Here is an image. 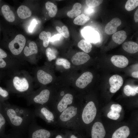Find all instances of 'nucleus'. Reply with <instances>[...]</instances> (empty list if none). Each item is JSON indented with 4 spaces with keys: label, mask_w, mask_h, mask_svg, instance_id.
I'll use <instances>...</instances> for the list:
<instances>
[{
    "label": "nucleus",
    "mask_w": 138,
    "mask_h": 138,
    "mask_svg": "<svg viewBox=\"0 0 138 138\" xmlns=\"http://www.w3.org/2000/svg\"></svg>",
    "instance_id": "obj_49"
},
{
    "label": "nucleus",
    "mask_w": 138,
    "mask_h": 138,
    "mask_svg": "<svg viewBox=\"0 0 138 138\" xmlns=\"http://www.w3.org/2000/svg\"><path fill=\"white\" fill-rule=\"evenodd\" d=\"M1 138H24L23 134L21 133L13 132L11 133L6 135H4Z\"/></svg>",
    "instance_id": "obj_35"
},
{
    "label": "nucleus",
    "mask_w": 138,
    "mask_h": 138,
    "mask_svg": "<svg viewBox=\"0 0 138 138\" xmlns=\"http://www.w3.org/2000/svg\"><path fill=\"white\" fill-rule=\"evenodd\" d=\"M77 109V108L73 106L67 107L60 114V120L63 122L69 120L76 114Z\"/></svg>",
    "instance_id": "obj_12"
},
{
    "label": "nucleus",
    "mask_w": 138,
    "mask_h": 138,
    "mask_svg": "<svg viewBox=\"0 0 138 138\" xmlns=\"http://www.w3.org/2000/svg\"><path fill=\"white\" fill-rule=\"evenodd\" d=\"M50 94V91L48 89H43L39 94L33 97L32 98L29 99L28 105V106L32 104L38 106L43 105L49 101Z\"/></svg>",
    "instance_id": "obj_5"
},
{
    "label": "nucleus",
    "mask_w": 138,
    "mask_h": 138,
    "mask_svg": "<svg viewBox=\"0 0 138 138\" xmlns=\"http://www.w3.org/2000/svg\"><path fill=\"white\" fill-rule=\"evenodd\" d=\"M82 34L85 40L90 43L97 42L99 38L98 33L89 27H85L82 30Z\"/></svg>",
    "instance_id": "obj_7"
},
{
    "label": "nucleus",
    "mask_w": 138,
    "mask_h": 138,
    "mask_svg": "<svg viewBox=\"0 0 138 138\" xmlns=\"http://www.w3.org/2000/svg\"><path fill=\"white\" fill-rule=\"evenodd\" d=\"M110 109L111 110L119 113L121 112L122 108L120 105L113 104L111 105Z\"/></svg>",
    "instance_id": "obj_37"
},
{
    "label": "nucleus",
    "mask_w": 138,
    "mask_h": 138,
    "mask_svg": "<svg viewBox=\"0 0 138 138\" xmlns=\"http://www.w3.org/2000/svg\"><path fill=\"white\" fill-rule=\"evenodd\" d=\"M13 83L15 89L19 93H24L28 90L29 87V84L25 78H20L15 76L13 78Z\"/></svg>",
    "instance_id": "obj_8"
},
{
    "label": "nucleus",
    "mask_w": 138,
    "mask_h": 138,
    "mask_svg": "<svg viewBox=\"0 0 138 138\" xmlns=\"http://www.w3.org/2000/svg\"><path fill=\"white\" fill-rule=\"evenodd\" d=\"M51 33L50 32L43 31L41 32L39 35L40 39L43 41V45L45 47H47L50 41Z\"/></svg>",
    "instance_id": "obj_26"
},
{
    "label": "nucleus",
    "mask_w": 138,
    "mask_h": 138,
    "mask_svg": "<svg viewBox=\"0 0 138 138\" xmlns=\"http://www.w3.org/2000/svg\"><path fill=\"white\" fill-rule=\"evenodd\" d=\"M9 95L8 92L6 90L3 89L0 87V95L4 98L7 97Z\"/></svg>",
    "instance_id": "obj_40"
},
{
    "label": "nucleus",
    "mask_w": 138,
    "mask_h": 138,
    "mask_svg": "<svg viewBox=\"0 0 138 138\" xmlns=\"http://www.w3.org/2000/svg\"><path fill=\"white\" fill-rule=\"evenodd\" d=\"M93 75L89 72L83 73L77 79L76 85L78 87L83 89L85 87L92 81Z\"/></svg>",
    "instance_id": "obj_9"
},
{
    "label": "nucleus",
    "mask_w": 138,
    "mask_h": 138,
    "mask_svg": "<svg viewBox=\"0 0 138 138\" xmlns=\"http://www.w3.org/2000/svg\"><path fill=\"white\" fill-rule=\"evenodd\" d=\"M132 76L134 78H138V71H135L133 72L132 74Z\"/></svg>",
    "instance_id": "obj_44"
},
{
    "label": "nucleus",
    "mask_w": 138,
    "mask_h": 138,
    "mask_svg": "<svg viewBox=\"0 0 138 138\" xmlns=\"http://www.w3.org/2000/svg\"><path fill=\"white\" fill-rule=\"evenodd\" d=\"M64 94V92L63 91H62L61 93V96H63Z\"/></svg>",
    "instance_id": "obj_48"
},
{
    "label": "nucleus",
    "mask_w": 138,
    "mask_h": 138,
    "mask_svg": "<svg viewBox=\"0 0 138 138\" xmlns=\"http://www.w3.org/2000/svg\"><path fill=\"white\" fill-rule=\"evenodd\" d=\"M138 6V0H128L125 4V8L128 11H131Z\"/></svg>",
    "instance_id": "obj_28"
},
{
    "label": "nucleus",
    "mask_w": 138,
    "mask_h": 138,
    "mask_svg": "<svg viewBox=\"0 0 138 138\" xmlns=\"http://www.w3.org/2000/svg\"><path fill=\"white\" fill-rule=\"evenodd\" d=\"M68 136H66L65 137V138H80L78 136H76L74 134H70Z\"/></svg>",
    "instance_id": "obj_43"
},
{
    "label": "nucleus",
    "mask_w": 138,
    "mask_h": 138,
    "mask_svg": "<svg viewBox=\"0 0 138 138\" xmlns=\"http://www.w3.org/2000/svg\"><path fill=\"white\" fill-rule=\"evenodd\" d=\"M136 87L132 86L129 85H126L123 89L124 93L127 96H135L137 94L135 92Z\"/></svg>",
    "instance_id": "obj_29"
},
{
    "label": "nucleus",
    "mask_w": 138,
    "mask_h": 138,
    "mask_svg": "<svg viewBox=\"0 0 138 138\" xmlns=\"http://www.w3.org/2000/svg\"><path fill=\"white\" fill-rule=\"evenodd\" d=\"M102 0H86L85 2L87 6L90 7H94L99 6L103 2Z\"/></svg>",
    "instance_id": "obj_31"
},
{
    "label": "nucleus",
    "mask_w": 138,
    "mask_h": 138,
    "mask_svg": "<svg viewBox=\"0 0 138 138\" xmlns=\"http://www.w3.org/2000/svg\"><path fill=\"white\" fill-rule=\"evenodd\" d=\"M37 24V21L35 19H33L32 20L28 28V30L30 32H32Z\"/></svg>",
    "instance_id": "obj_39"
},
{
    "label": "nucleus",
    "mask_w": 138,
    "mask_h": 138,
    "mask_svg": "<svg viewBox=\"0 0 138 138\" xmlns=\"http://www.w3.org/2000/svg\"><path fill=\"white\" fill-rule=\"evenodd\" d=\"M127 37L126 32L123 30H121L113 34L112 39L115 43L120 44L125 41Z\"/></svg>",
    "instance_id": "obj_21"
},
{
    "label": "nucleus",
    "mask_w": 138,
    "mask_h": 138,
    "mask_svg": "<svg viewBox=\"0 0 138 138\" xmlns=\"http://www.w3.org/2000/svg\"><path fill=\"white\" fill-rule=\"evenodd\" d=\"M7 56V53L3 50L0 48V68H4L6 66V63L3 59Z\"/></svg>",
    "instance_id": "obj_34"
},
{
    "label": "nucleus",
    "mask_w": 138,
    "mask_h": 138,
    "mask_svg": "<svg viewBox=\"0 0 138 138\" xmlns=\"http://www.w3.org/2000/svg\"><path fill=\"white\" fill-rule=\"evenodd\" d=\"M122 47L125 51L129 53H134L138 51V45L134 42H125L123 44Z\"/></svg>",
    "instance_id": "obj_19"
},
{
    "label": "nucleus",
    "mask_w": 138,
    "mask_h": 138,
    "mask_svg": "<svg viewBox=\"0 0 138 138\" xmlns=\"http://www.w3.org/2000/svg\"><path fill=\"white\" fill-rule=\"evenodd\" d=\"M35 116H39L50 123L54 118L53 113L44 106H37L34 111Z\"/></svg>",
    "instance_id": "obj_6"
},
{
    "label": "nucleus",
    "mask_w": 138,
    "mask_h": 138,
    "mask_svg": "<svg viewBox=\"0 0 138 138\" xmlns=\"http://www.w3.org/2000/svg\"><path fill=\"white\" fill-rule=\"evenodd\" d=\"M45 53L48 59L50 61L55 59L56 57L54 50L50 48H48L47 49Z\"/></svg>",
    "instance_id": "obj_32"
},
{
    "label": "nucleus",
    "mask_w": 138,
    "mask_h": 138,
    "mask_svg": "<svg viewBox=\"0 0 138 138\" xmlns=\"http://www.w3.org/2000/svg\"><path fill=\"white\" fill-rule=\"evenodd\" d=\"M55 138H65L64 137V136L62 135L61 134H58L57 135Z\"/></svg>",
    "instance_id": "obj_46"
},
{
    "label": "nucleus",
    "mask_w": 138,
    "mask_h": 138,
    "mask_svg": "<svg viewBox=\"0 0 138 138\" xmlns=\"http://www.w3.org/2000/svg\"><path fill=\"white\" fill-rule=\"evenodd\" d=\"M134 18L135 22H138V9H136L134 15Z\"/></svg>",
    "instance_id": "obj_42"
},
{
    "label": "nucleus",
    "mask_w": 138,
    "mask_h": 138,
    "mask_svg": "<svg viewBox=\"0 0 138 138\" xmlns=\"http://www.w3.org/2000/svg\"><path fill=\"white\" fill-rule=\"evenodd\" d=\"M29 47L26 46L24 49V53L27 56L38 53V49L37 45L34 41L30 42L29 44Z\"/></svg>",
    "instance_id": "obj_22"
},
{
    "label": "nucleus",
    "mask_w": 138,
    "mask_h": 138,
    "mask_svg": "<svg viewBox=\"0 0 138 138\" xmlns=\"http://www.w3.org/2000/svg\"><path fill=\"white\" fill-rule=\"evenodd\" d=\"M111 61L114 65L120 68L125 67L129 63L128 59L123 55H114L111 57Z\"/></svg>",
    "instance_id": "obj_15"
},
{
    "label": "nucleus",
    "mask_w": 138,
    "mask_h": 138,
    "mask_svg": "<svg viewBox=\"0 0 138 138\" xmlns=\"http://www.w3.org/2000/svg\"><path fill=\"white\" fill-rule=\"evenodd\" d=\"M26 42L25 37L21 34L17 35L9 43V48L13 54L17 55L20 54L23 50Z\"/></svg>",
    "instance_id": "obj_3"
},
{
    "label": "nucleus",
    "mask_w": 138,
    "mask_h": 138,
    "mask_svg": "<svg viewBox=\"0 0 138 138\" xmlns=\"http://www.w3.org/2000/svg\"><path fill=\"white\" fill-rule=\"evenodd\" d=\"M62 28L63 33L62 36L65 38H68L69 36V32L67 27L64 25L62 26Z\"/></svg>",
    "instance_id": "obj_38"
},
{
    "label": "nucleus",
    "mask_w": 138,
    "mask_h": 138,
    "mask_svg": "<svg viewBox=\"0 0 138 138\" xmlns=\"http://www.w3.org/2000/svg\"><path fill=\"white\" fill-rule=\"evenodd\" d=\"M120 115L118 112L110 110L108 113L107 116L109 118L116 120L118 119L120 117Z\"/></svg>",
    "instance_id": "obj_36"
},
{
    "label": "nucleus",
    "mask_w": 138,
    "mask_h": 138,
    "mask_svg": "<svg viewBox=\"0 0 138 138\" xmlns=\"http://www.w3.org/2000/svg\"><path fill=\"white\" fill-rule=\"evenodd\" d=\"M1 10L4 17L7 21L12 22L15 20L14 14L8 5H3L1 7Z\"/></svg>",
    "instance_id": "obj_18"
},
{
    "label": "nucleus",
    "mask_w": 138,
    "mask_h": 138,
    "mask_svg": "<svg viewBox=\"0 0 138 138\" xmlns=\"http://www.w3.org/2000/svg\"><path fill=\"white\" fill-rule=\"evenodd\" d=\"M130 134L129 128L124 126L116 130L112 134L111 138H128Z\"/></svg>",
    "instance_id": "obj_16"
},
{
    "label": "nucleus",
    "mask_w": 138,
    "mask_h": 138,
    "mask_svg": "<svg viewBox=\"0 0 138 138\" xmlns=\"http://www.w3.org/2000/svg\"><path fill=\"white\" fill-rule=\"evenodd\" d=\"M90 19V17L84 14H82L78 16L73 21L75 24L83 25L88 21Z\"/></svg>",
    "instance_id": "obj_27"
},
{
    "label": "nucleus",
    "mask_w": 138,
    "mask_h": 138,
    "mask_svg": "<svg viewBox=\"0 0 138 138\" xmlns=\"http://www.w3.org/2000/svg\"><path fill=\"white\" fill-rule=\"evenodd\" d=\"M81 4L78 3H75L72 9L67 13V16L70 18H73L79 15L81 12L80 9L81 8Z\"/></svg>",
    "instance_id": "obj_23"
},
{
    "label": "nucleus",
    "mask_w": 138,
    "mask_h": 138,
    "mask_svg": "<svg viewBox=\"0 0 138 138\" xmlns=\"http://www.w3.org/2000/svg\"><path fill=\"white\" fill-rule=\"evenodd\" d=\"M45 8L48 11V14L51 17H54L56 14L57 8V6L54 3L48 1L45 4Z\"/></svg>",
    "instance_id": "obj_24"
},
{
    "label": "nucleus",
    "mask_w": 138,
    "mask_h": 138,
    "mask_svg": "<svg viewBox=\"0 0 138 138\" xmlns=\"http://www.w3.org/2000/svg\"><path fill=\"white\" fill-rule=\"evenodd\" d=\"M121 20L118 18H114L108 23L105 28L106 33L108 34H111L116 32L117 27L120 26Z\"/></svg>",
    "instance_id": "obj_13"
},
{
    "label": "nucleus",
    "mask_w": 138,
    "mask_h": 138,
    "mask_svg": "<svg viewBox=\"0 0 138 138\" xmlns=\"http://www.w3.org/2000/svg\"><path fill=\"white\" fill-rule=\"evenodd\" d=\"M56 29L57 31L59 32L60 34L62 35L63 34V31L61 28L60 27L57 26L56 27Z\"/></svg>",
    "instance_id": "obj_45"
},
{
    "label": "nucleus",
    "mask_w": 138,
    "mask_h": 138,
    "mask_svg": "<svg viewBox=\"0 0 138 138\" xmlns=\"http://www.w3.org/2000/svg\"><path fill=\"white\" fill-rule=\"evenodd\" d=\"M78 46L86 53H89L91 50V44L90 43L85 40L82 39L80 41L78 44Z\"/></svg>",
    "instance_id": "obj_25"
},
{
    "label": "nucleus",
    "mask_w": 138,
    "mask_h": 138,
    "mask_svg": "<svg viewBox=\"0 0 138 138\" xmlns=\"http://www.w3.org/2000/svg\"><path fill=\"white\" fill-rule=\"evenodd\" d=\"M90 58L89 55L86 53L79 52L77 53L73 56L71 61L73 64L79 65L85 63Z\"/></svg>",
    "instance_id": "obj_11"
},
{
    "label": "nucleus",
    "mask_w": 138,
    "mask_h": 138,
    "mask_svg": "<svg viewBox=\"0 0 138 138\" xmlns=\"http://www.w3.org/2000/svg\"><path fill=\"white\" fill-rule=\"evenodd\" d=\"M5 116L12 129V132L23 134L28 131L35 119L34 111L31 109L7 104L4 106Z\"/></svg>",
    "instance_id": "obj_1"
},
{
    "label": "nucleus",
    "mask_w": 138,
    "mask_h": 138,
    "mask_svg": "<svg viewBox=\"0 0 138 138\" xmlns=\"http://www.w3.org/2000/svg\"><path fill=\"white\" fill-rule=\"evenodd\" d=\"M109 83L110 87V91L114 93L119 90L122 86L123 83L122 78L118 75H114L109 78Z\"/></svg>",
    "instance_id": "obj_10"
},
{
    "label": "nucleus",
    "mask_w": 138,
    "mask_h": 138,
    "mask_svg": "<svg viewBox=\"0 0 138 138\" xmlns=\"http://www.w3.org/2000/svg\"><path fill=\"white\" fill-rule=\"evenodd\" d=\"M97 109L95 103L92 101L88 102L83 110L82 118L83 122L87 124L92 122L96 114Z\"/></svg>",
    "instance_id": "obj_4"
},
{
    "label": "nucleus",
    "mask_w": 138,
    "mask_h": 138,
    "mask_svg": "<svg viewBox=\"0 0 138 138\" xmlns=\"http://www.w3.org/2000/svg\"><path fill=\"white\" fill-rule=\"evenodd\" d=\"M5 118L0 112V137L4 134V128L6 123Z\"/></svg>",
    "instance_id": "obj_33"
},
{
    "label": "nucleus",
    "mask_w": 138,
    "mask_h": 138,
    "mask_svg": "<svg viewBox=\"0 0 138 138\" xmlns=\"http://www.w3.org/2000/svg\"><path fill=\"white\" fill-rule=\"evenodd\" d=\"M73 97L70 94H65L58 103L57 108L58 111L61 112L67 108L68 105L71 104L73 102Z\"/></svg>",
    "instance_id": "obj_14"
},
{
    "label": "nucleus",
    "mask_w": 138,
    "mask_h": 138,
    "mask_svg": "<svg viewBox=\"0 0 138 138\" xmlns=\"http://www.w3.org/2000/svg\"><path fill=\"white\" fill-rule=\"evenodd\" d=\"M56 64L59 65H62L66 69L69 68L71 67V63L66 59L63 58H59L56 60Z\"/></svg>",
    "instance_id": "obj_30"
},
{
    "label": "nucleus",
    "mask_w": 138,
    "mask_h": 138,
    "mask_svg": "<svg viewBox=\"0 0 138 138\" xmlns=\"http://www.w3.org/2000/svg\"><path fill=\"white\" fill-rule=\"evenodd\" d=\"M28 131L27 138H51L52 135L51 131L38 126L35 119L30 124Z\"/></svg>",
    "instance_id": "obj_2"
},
{
    "label": "nucleus",
    "mask_w": 138,
    "mask_h": 138,
    "mask_svg": "<svg viewBox=\"0 0 138 138\" xmlns=\"http://www.w3.org/2000/svg\"><path fill=\"white\" fill-rule=\"evenodd\" d=\"M61 36V35L60 34H57L55 35L51 38L50 41L51 42H53L59 40Z\"/></svg>",
    "instance_id": "obj_41"
},
{
    "label": "nucleus",
    "mask_w": 138,
    "mask_h": 138,
    "mask_svg": "<svg viewBox=\"0 0 138 138\" xmlns=\"http://www.w3.org/2000/svg\"><path fill=\"white\" fill-rule=\"evenodd\" d=\"M17 13L18 16L22 19H25L30 17L31 12L30 9L25 5H21L18 8Z\"/></svg>",
    "instance_id": "obj_20"
},
{
    "label": "nucleus",
    "mask_w": 138,
    "mask_h": 138,
    "mask_svg": "<svg viewBox=\"0 0 138 138\" xmlns=\"http://www.w3.org/2000/svg\"><path fill=\"white\" fill-rule=\"evenodd\" d=\"M138 87L137 86H136L135 88V92L136 93H138Z\"/></svg>",
    "instance_id": "obj_47"
},
{
    "label": "nucleus",
    "mask_w": 138,
    "mask_h": 138,
    "mask_svg": "<svg viewBox=\"0 0 138 138\" xmlns=\"http://www.w3.org/2000/svg\"><path fill=\"white\" fill-rule=\"evenodd\" d=\"M37 76L39 82L43 85L50 83L53 79L51 75L42 70H39L38 71Z\"/></svg>",
    "instance_id": "obj_17"
}]
</instances>
